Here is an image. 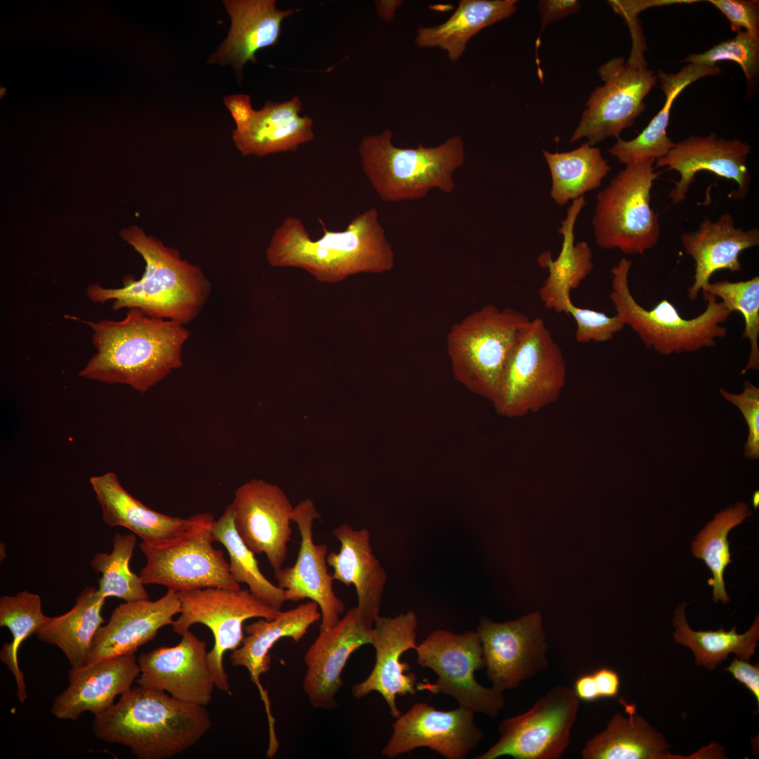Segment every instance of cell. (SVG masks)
Listing matches in <instances>:
<instances>
[{
    "instance_id": "6da1fadb",
    "label": "cell",
    "mask_w": 759,
    "mask_h": 759,
    "mask_svg": "<svg viewBox=\"0 0 759 759\" xmlns=\"http://www.w3.org/2000/svg\"><path fill=\"white\" fill-rule=\"evenodd\" d=\"M318 221L323 233L313 240L299 219L285 218L266 249L270 265L301 268L325 283L394 268V252L375 208L356 216L343 231H330L321 219Z\"/></svg>"
},
{
    "instance_id": "7a4b0ae2",
    "label": "cell",
    "mask_w": 759,
    "mask_h": 759,
    "mask_svg": "<svg viewBox=\"0 0 759 759\" xmlns=\"http://www.w3.org/2000/svg\"><path fill=\"white\" fill-rule=\"evenodd\" d=\"M85 323L93 332L96 353L80 370L81 377L145 392L182 365L190 334L179 322L131 309L121 320Z\"/></svg>"
},
{
    "instance_id": "3957f363",
    "label": "cell",
    "mask_w": 759,
    "mask_h": 759,
    "mask_svg": "<svg viewBox=\"0 0 759 759\" xmlns=\"http://www.w3.org/2000/svg\"><path fill=\"white\" fill-rule=\"evenodd\" d=\"M212 725L205 706L139 685L94 715L92 731L103 741L128 747L138 759H166L195 746Z\"/></svg>"
},
{
    "instance_id": "277c9868",
    "label": "cell",
    "mask_w": 759,
    "mask_h": 759,
    "mask_svg": "<svg viewBox=\"0 0 759 759\" xmlns=\"http://www.w3.org/2000/svg\"><path fill=\"white\" fill-rule=\"evenodd\" d=\"M120 235L142 256L145 272L139 280L126 277L119 288L90 285L86 290L89 299L99 304L112 301L114 310L138 309L150 317L183 325L193 320L211 290L200 267L182 259L176 249L164 246L136 226L122 230Z\"/></svg>"
},
{
    "instance_id": "5b68a950",
    "label": "cell",
    "mask_w": 759,
    "mask_h": 759,
    "mask_svg": "<svg viewBox=\"0 0 759 759\" xmlns=\"http://www.w3.org/2000/svg\"><path fill=\"white\" fill-rule=\"evenodd\" d=\"M392 136L389 129L365 136L358 149L363 172L382 201L420 200L434 189L446 193L455 190L454 174L465 160L460 136L434 147L415 148L397 147Z\"/></svg>"
},
{
    "instance_id": "8992f818",
    "label": "cell",
    "mask_w": 759,
    "mask_h": 759,
    "mask_svg": "<svg viewBox=\"0 0 759 759\" xmlns=\"http://www.w3.org/2000/svg\"><path fill=\"white\" fill-rule=\"evenodd\" d=\"M631 266L632 261L622 258L611 268L612 290L609 297L616 314L625 325L637 333L647 349L664 356L694 352L715 346L717 339L727 335V329L721 324L728 320L732 312L707 292H703L706 309L692 318L682 317L666 299L650 309L642 306L629 287Z\"/></svg>"
},
{
    "instance_id": "52a82bcc",
    "label": "cell",
    "mask_w": 759,
    "mask_h": 759,
    "mask_svg": "<svg viewBox=\"0 0 759 759\" xmlns=\"http://www.w3.org/2000/svg\"><path fill=\"white\" fill-rule=\"evenodd\" d=\"M637 18L626 20L632 37L627 61L614 58L602 64L597 72L604 82L588 98L571 143L586 138L591 145L609 137L620 138L645 110L644 100L658 81L647 68L644 57L646 44Z\"/></svg>"
},
{
    "instance_id": "ba28073f",
    "label": "cell",
    "mask_w": 759,
    "mask_h": 759,
    "mask_svg": "<svg viewBox=\"0 0 759 759\" xmlns=\"http://www.w3.org/2000/svg\"><path fill=\"white\" fill-rule=\"evenodd\" d=\"M529 320L514 309L488 304L456 323L447 335L455 379L492 402L510 353Z\"/></svg>"
},
{
    "instance_id": "9c48e42d",
    "label": "cell",
    "mask_w": 759,
    "mask_h": 759,
    "mask_svg": "<svg viewBox=\"0 0 759 759\" xmlns=\"http://www.w3.org/2000/svg\"><path fill=\"white\" fill-rule=\"evenodd\" d=\"M562 351L541 318L521 330L504 368L494 400L507 417L537 412L556 401L566 382Z\"/></svg>"
},
{
    "instance_id": "30bf717a",
    "label": "cell",
    "mask_w": 759,
    "mask_h": 759,
    "mask_svg": "<svg viewBox=\"0 0 759 759\" xmlns=\"http://www.w3.org/2000/svg\"><path fill=\"white\" fill-rule=\"evenodd\" d=\"M653 159L625 164L597 195L594 235L604 249L644 254L661 235L659 220L651 207V190L659 176Z\"/></svg>"
},
{
    "instance_id": "8fae6325",
    "label": "cell",
    "mask_w": 759,
    "mask_h": 759,
    "mask_svg": "<svg viewBox=\"0 0 759 759\" xmlns=\"http://www.w3.org/2000/svg\"><path fill=\"white\" fill-rule=\"evenodd\" d=\"M210 513L194 515L193 523L176 536L156 543L141 542L146 564L142 583L165 586L176 592L207 588L240 589L223 552L214 547Z\"/></svg>"
},
{
    "instance_id": "7c38bea8",
    "label": "cell",
    "mask_w": 759,
    "mask_h": 759,
    "mask_svg": "<svg viewBox=\"0 0 759 759\" xmlns=\"http://www.w3.org/2000/svg\"><path fill=\"white\" fill-rule=\"evenodd\" d=\"M181 602L179 617L172 623L173 631L183 635L195 623L212 631L214 644L207 652V661L215 687L231 694L223 659L227 651L238 648L242 642L243 623L252 618L273 619L281 610L264 603L249 590L207 588L177 592Z\"/></svg>"
},
{
    "instance_id": "4fadbf2b",
    "label": "cell",
    "mask_w": 759,
    "mask_h": 759,
    "mask_svg": "<svg viewBox=\"0 0 759 759\" xmlns=\"http://www.w3.org/2000/svg\"><path fill=\"white\" fill-rule=\"evenodd\" d=\"M418 664L437 675L416 685L417 690L450 696L473 713L495 718L505 705L502 692L485 687L476 680L474 673L485 668L480 637L476 631L455 634L446 630L432 631L415 649Z\"/></svg>"
},
{
    "instance_id": "5bb4252c",
    "label": "cell",
    "mask_w": 759,
    "mask_h": 759,
    "mask_svg": "<svg viewBox=\"0 0 759 759\" xmlns=\"http://www.w3.org/2000/svg\"><path fill=\"white\" fill-rule=\"evenodd\" d=\"M579 706L573 688H551L525 713L503 720L498 741L476 758H560L569 744Z\"/></svg>"
},
{
    "instance_id": "9a60e30c",
    "label": "cell",
    "mask_w": 759,
    "mask_h": 759,
    "mask_svg": "<svg viewBox=\"0 0 759 759\" xmlns=\"http://www.w3.org/2000/svg\"><path fill=\"white\" fill-rule=\"evenodd\" d=\"M476 632L487 677L498 691L514 689L547 668L548 646L539 611L502 623L483 617Z\"/></svg>"
},
{
    "instance_id": "2e32d148",
    "label": "cell",
    "mask_w": 759,
    "mask_h": 759,
    "mask_svg": "<svg viewBox=\"0 0 759 759\" xmlns=\"http://www.w3.org/2000/svg\"><path fill=\"white\" fill-rule=\"evenodd\" d=\"M240 537L254 554H264L274 573L283 569L292 530L294 507L276 484L253 479L240 486L231 503Z\"/></svg>"
},
{
    "instance_id": "e0dca14e",
    "label": "cell",
    "mask_w": 759,
    "mask_h": 759,
    "mask_svg": "<svg viewBox=\"0 0 759 759\" xmlns=\"http://www.w3.org/2000/svg\"><path fill=\"white\" fill-rule=\"evenodd\" d=\"M474 714L460 706L444 711L425 703H416L396 718L382 754L392 758L418 747H428L447 759H462L484 737L474 722Z\"/></svg>"
},
{
    "instance_id": "ac0fdd59",
    "label": "cell",
    "mask_w": 759,
    "mask_h": 759,
    "mask_svg": "<svg viewBox=\"0 0 759 759\" xmlns=\"http://www.w3.org/2000/svg\"><path fill=\"white\" fill-rule=\"evenodd\" d=\"M751 146L739 138L727 139L715 133L708 136H691L677 143L668 154L656 160V167H667L680 174V179L669 193L672 203L683 202L696 174L708 171L716 176L733 181L737 189L729 197L736 200H744L748 194L751 181L747 158Z\"/></svg>"
},
{
    "instance_id": "d6986e66",
    "label": "cell",
    "mask_w": 759,
    "mask_h": 759,
    "mask_svg": "<svg viewBox=\"0 0 759 759\" xmlns=\"http://www.w3.org/2000/svg\"><path fill=\"white\" fill-rule=\"evenodd\" d=\"M320 517L309 498L294 507L292 519L301 536L297 558L292 566L283 568L274 574L278 586L284 590L286 601L309 599L317 603L321 614L320 630H325L339 621L345 605L333 590L334 578L327 568V545L316 544L313 539V524Z\"/></svg>"
},
{
    "instance_id": "ffe728a7",
    "label": "cell",
    "mask_w": 759,
    "mask_h": 759,
    "mask_svg": "<svg viewBox=\"0 0 759 759\" xmlns=\"http://www.w3.org/2000/svg\"><path fill=\"white\" fill-rule=\"evenodd\" d=\"M174 647H162L141 654L139 685L167 692L190 703L207 706L215 687L207 643L188 630Z\"/></svg>"
},
{
    "instance_id": "44dd1931",
    "label": "cell",
    "mask_w": 759,
    "mask_h": 759,
    "mask_svg": "<svg viewBox=\"0 0 759 759\" xmlns=\"http://www.w3.org/2000/svg\"><path fill=\"white\" fill-rule=\"evenodd\" d=\"M417 618L411 610L394 618L379 616L371 631L375 666L368 677L352 688L353 695L358 699L377 692L395 718L401 715L396 706V696L413 695L417 691L416 676L409 672L406 662H401L403 653L417 647Z\"/></svg>"
},
{
    "instance_id": "7402d4cb",
    "label": "cell",
    "mask_w": 759,
    "mask_h": 759,
    "mask_svg": "<svg viewBox=\"0 0 759 759\" xmlns=\"http://www.w3.org/2000/svg\"><path fill=\"white\" fill-rule=\"evenodd\" d=\"M371 631L358 624L356 607L333 627L320 630L304 656L303 689L314 708L336 706L335 696L343 685L342 670L352 653L371 643Z\"/></svg>"
},
{
    "instance_id": "603a6c76",
    "label": "cell",
    "mask_w": 759,
    "mask_h": 759,
    "mask_svg": "<svg viewBox=\"0 0 759 759\" xmlns=\"http://www.w3.org/2000/svg\"><path fill=\"white\" fill-rule=\"evenodd\" d=\"M140 673L134 654L71 668L68 687L55 697L51 712L58 719L72 720L86 711L100 714L114 704L117 696L131 688Z\"/></svg>"
},
{
    "instance_id": "cb8c5ba5",
    "label": "cell",
    "mask_w": 759,
    "mask_h": 759,
    "mask_svg": "<svg viewBox=\"0 0 759 759\" xmlns=\"http://www.w3.org/2000/svg\"><path fill=\"white\" fill-rule=\"evenodd\" d=\"M181 612L177 592L168 590L156 601L141 599L120 604L105 625L96 632L87 663L134 654L152 640L158 630L172 625L173 617Z\"/></svg>"
},
{
    "instance_id": "d4e9b609",
    "label": "cell",
    "mask_w": 759,
    "mask_h": 759,
    "mask_svg": "<svg viewBox=\"0 0 759 759\" xmlns=\"http://www.w3.org/2000/svg\"><path fill=\"white\" fill-rule=\"evenodd\" d=\"M340 543L338 552L327 554V565L333 569L332 577L347 586L355 587L358 604V624L371 630L377 618L387 574L375 556L367 528L354 529L343 523L332 531Z\"/></svg>"
},
{
    "instance_id": "484cf974",
    "label": "cell",
    "mask_w": 759,
    "mask_h": 759,
    "mask_svg": "<svg viewBox=\"0 0 759 759\" xmlns=\"http://www.w3.org/2000/svg\"><path fill=\"white\" fill-rule=\"evenodd\" d=\"M320 618L319 606L313 601L300 604L285 611H280L273 619L260 618L245 626L247 635L231 655V664L245 668L251 680L259 689L268 721L270 746H276L279 743L275 735V720L271 714L267 691L260 682L261 675L270 669L269 651L278 640L283 637H290L299 642L310 626Z\"/></svg>"
},
{
    "instance_id": "4316f807",
    "label": "cell",
    "mask_w": 759,
    "mask_h": 759,
    "mask_svg": "<svg viewBox=\"0 0 759 759\" xmlns=\"http://www.w3.org/2000/svg\"><path fill=\"white\" fill-rule=\"evenodd\" d=\"M680 240L695 263L693 283L687 290L688 299L694 301L715 271H741L740 254L759 245V229L737 227L726 212L715 221L705 217L695 231L682 233Z\"/></svg>"
},
{
    "instance_id": "83f0119b",
    "label": "cell",
    "mask_w": 759,
    "mask_h": 759,
    "mask_svg": "<svg viewBox=\"0 0 759 759\" xmlns=\"http://www.w3.org/2000/svg\"><path fill=\"white\" fill-rule=\"evenodd\" d=\"M223 4L231 19V28L207 63L231 65L241 77L247 61L257 62L259 50L278 42L283 20L297 10H279L274 0H226Z\"/></svg>"
},
{
    "instance_id": "f1b7e54d",
    "label": "cell",
    "mask_w": 759,
    "mask_h": 759,
    "mask_svg": "<svg viewBox=\"0 0 759 759\" xmlns=\"http://www.w3.org/2000/svg\"><path fill=\"white\" fill-rule=\"evenodd\" d=\"M100 507L103 521L109 526H123L147 543L171 539L185 531L193 521L174 517L146 507L121 485L116 474L109 472L89 479Z\"/></svg>"
},
{
    "instance_id": "f546056e",
    "label": "cell",
    "mask_w": 759,
    "mask_h": 759,
    "mask_svg": "<svg viewBox=\"0 0 759 759\" xmlns=\"http://www.w3.org/2000/svg\"><path fill=\"white\" fill-rule=\"evenodd\" d=\"M586 202L584 196L573 200L567 208L558 233L563 241L558 257L552 259L549 252L540 255L538 264L548 269L549 275L539 290L544 306L557 313H565L571 300L570 292L579 287L593 268L592 250L585 241L575 243L574 227Z\"/></svg>"
},
{
    "instance_id": "4dcf8cb0",
    "label": "cell",
    "mask_w": 759,
    "mask_h": 759,
    "mask_svg": "<svg viewBox=\"0 0 759 759\" xmlns=\"http://www.w3.org/2000/svg\"><path fill=\"white\" fill-rule=\"evenodd\" d=\"M301 103L298 97L278 103L267 102L257 111L254 119L244 133L233 131L236 148L245 155L264 156L294 151L314 138L313 121L301 117Z\"/></svg>"
},
{
    "instance_id": "1f68e13d",
    "label": "cell",
    "mask_w": 759,
    "mask_h": 759,
    "mask_svg": "<svg viewBox=\"0 0 759 759\" xmlns=\"http://www.w3.org/2000/svg\"><path fill=\"white\" fill-rule=\"evenodd\" d=\"M721 72L717 65H703L689 63L677 73H666L659 70L656 73L660 89L666 96L663 108L651 119L646 128L635 138L625 141L621 138L608 149V152L625 164L640 160L653 159L655 161L666 156L674 146L667 134L670 112L673 102L687 86L707 76Z\"/></svg>"
},
{
    "instance_id": "d6a6232c",
    "label": "cell",
    "mask_w": 759,
    "mask_h": 759,
    "mask_svg": "<svg viewBox=\"0 0 759 759\" xmlns=\"http://www.w3.org/2000/svg\"><path fill=\"white\" fill-rule=\"evenodd\" d=\"M516 0H461L444 22L421 27L415 37L420 48L445 51L455 63L463 56L469 40L481 30L510 17L517 11Z\"/></svg>"
},
{
    "instance_id": "836d02e7",
    "label": "cell",
    "mask_w": 759,
    "mask_h": 759,
    "mask_svg": "<svg viewBox=\"0 0 759 759\" xmlns=\"http://www.w3.org/2000/svg\"><path fill=\"white\" fill-rule=\"evenodd\" d=\"M628 717L614 715L602 732L585 744L583 759H661L672 758L669 748L661 734L651 728L636 712L632 704L623 699Z\"/></svg>"
},
{
    "instance_id": "e575fe53",
    "label": "cell",
    "mask_w": 759,
    "mask_h": 759,
    "mask_svg": "<svg viewBox=\"0 0 759 759\" xmlns=\"http://www.w3.org/2000/svg\"><path fill=\"white\" fill-rule=\"evenodd\" d=\"M105 600L96 588L86 586L70 611L48 617L35 635L40 642L60 648L71 668L86 665L93 638L104 622L101 610Z\"/></svg>"
},
{
    "instance_id": "d590c367",
    "label": "cell",
    "mask_w": 759,
    "mask_h": 759,
    "mask_svg": "<svg viewBox=\"0 0 759 759\" xmlns=\"http://www.w3.org/2000/svg\"><path fill=\"white\" fill-rule=\"evenodd\" d=\"M543 153L551 175L550 196L561 206L599 188L611 170L599 148L588 142L569 152Z\"/></svg>"
},
{
    "instance_id": "8d00e7d4",
    "label": "cell",
    "mask_w": 759,
    "mask_h": 759,
    "mask_svg": "<svg viewBox=\"0 0 759 759\" xmlns=\"http://www.w3.org/2000/svg\"><path fill=\"white\" fill-rule=\"evenodd\" d=\"M685 604H680L675 611L673 624L675 642L689 647L694 652L698 666L713 670L727 659L730 653L745 661L755 655L759 637V616H756L751 627L743 634H738L734 626L725 631L722 626L718 630L694 631L688 625L685 616Z\"/></svg>"
},
{
    "instance_id": "74e56055",
    "label": "cell",
    "mask_w": 759,
    "mask_h": 759,
    "mask_svg": "<svg viewBox=\"0 0 759 759\" xmlns=\"http://www.w3.org/2000/svg\"><path fill=\"white\" fill-rule=\"evenodd\" d=\"M751 513L747 504L737 502L715 514L692 543L694 556L702 559L711 572L708 583L713 588L715 602L720 600L727 604L729 601L724 580L725 570L732 562L728 534Z\"/></svg>"
},
{
    "instance_id": "f35d334b",
    "label": "cell",
    "mask_w": 759,
    "mask_h": 759,
    "mask_svg": "<svg viewBox=\"0 0 759 759\" xmlns=\"http://www.w3.org/2000/svg\"><path fill=\"white\" fill-rule=\"evenodd\" d=\"M42 611L40 597L27 591L14 596L0 598V626L11 631L13 640L4 643L0 651V659L13 674L17 685V696L23 703L27 699L25 675L20 668L18 653L22 642L35 635L48 620Z\"/></svg>"
},
{
    "instance_id": "ab89813d",
    "label": "cell",
    "mask_w": 759,
    "mask_h": 759,
    "mask_svg": "<svg viewBox=\"0 0 759 759\" xmlns=\"http://www.w3.org/2000/svg\"><path fill=\"white\" fill-rule=\"evenodd\" d=\"M212 533L214 541L221 543L226 549L230 557V572L235 581L247 584L258 599L280 610L286 601L284 590L273 584L260 571L255 554L237 532L231 504L219 519L214 521Z\"/></svg>"
},
{
    "instance_id": "60d3db41",
    "label": "cell",
    "mask_w": 759,
    "mask_h": 759,
    "mask_svg": "<svg viewBox=\"0 0 759 759\" xmlns=\"http://www.w3.org/2000/svg\"><path fill=\"white\" fill-rule=\"evenodd\" d=\"M136 543L134 533H116L111 553H96L91 561L93 569L102 575L98 592L103 598L115 597L125 602L150 599L140 576L129 567Z\"/></svg>"
},
{
    "instance_id": "b9f144b4",
    "label": "cell",
    "mask_w": 759,
    "mask_h": 759,
    "mask_svg": "<svg viewBox=\"0 0 759 759\" xmlns=\"http://www.w3.org/2000/svg\"><path fill=\"white\" fill-rule=\"evenodd\" d=\"M716 298L732 312L739 311L744 320L742 339L750 343V353L746 367L741 370H759V276L747 280L730 282L727 280L708 283L701 290Z\"/></svg>"
},
{
    "instance_id": "7bdbcfd3",
    "label": "cell",
    "mask_w": 759,
    "mask_h": 759,
    "mask_svg": "<svg viewBox=\"0 0 759 759\" xmlns=\"http://www.w3.org/2000/svg\"><path fill=\"white\" fill-rule=\"evenodd\" d=\"M723 60L736 62L741 67L747 83L752 85L759 70V38L741 30L734 38L721 41L702 53H692L682 62L713 66Z\"/></svg>"
},
{
    "instance_id": "ee69618b",
    "label": "cell",
    "mask_w": 759,
    "mask_h": 759,
    "mask_svg": "<svg viewBox=\"0 0 759 759\" xmlns=\"http://www.w3.org/2000/svg\"><path fill=\"white\" fill-rule=\"evenodd\" d=\"M565 313L571 316L576 321L575 338L579 343L606 342L625 326L616 314L609 316L602 312L580 308L571 300L566 305Z\"/></svg>"
},
{
    "instance_id": "f6af8a7d",
    "label": "cell",
    "mask_w": 759,
    "mask_h": 759,
    "mask_svg": "<svg viewBox=\"0 0 759 759\" xmlns=\"http://www.w3.org/2000/svg\"><path fill=\"white\" fill-rule=\"evenodd\" d=\"M720 391L724 398L737 406L748 426L749 434L745 444L744 456L751 460L759 458V389L749 381L744 383L739 394H731L723 389Z\"/></svg>"
},
{
    "instance_id": "bcb514c9",
    "label": "cell",
    "mask_w": 759,
    "mask_h": 759,
    "mask_svg": "<svg viewBox=\"0 0 759 759\" xmlns=\"http://www.w3.org/2000/svg\"><path fill=\"white\" fill-rule=\"evenodd\" d=\"M730 22L733 32L744 28L759 38V2L755 0H709Z\"/></svg>"
},
{
    "instance_id": "7dc6e473",
    "label": "cell",
    "mask_w": 759,
    "mask_h": 759,
    "mask_svg": "<svg viewBox=\"0 0 759 759\" xmlns=\"http://www.w3.org/2000/svg\"><path fill=\"white\" fill-rule=\"evenodd\" d=\"M223 102L235 122L236 129L233 131L244 133L247 131L257 112L252 107L250 97L247 94L228 95L223 98Z\"/></svg>"
},
{
    "instance_id": "c3c4849f",
    "label": "cell",
    "mask_w": 759,
    "mask_h": 759,
    "mask_svg": "<svg viewBox=\"0 0 759 759\" xmlns=\"http://www.w3.org/2000/svg\"><path fill=\"white\" fill-rule=\"evenodd\" d=\"M580 4L576 0H545L539 1L540 30L552 22L577 12Z\"/></svg>"
},
{
    "instance_id": "681fc988",
    "label": "cell",
    "mask_w": 759,
    "mask_h": 759,
    "mask_svg": "<svg viewBox=\"0 0 759 759\" xmlns=\"http://www.w3.org/2000/svg\"><path fill=\"white\" fill-rule=\"evenodd\" d=\"M740 683L743 684L755 696L759 705V667L751 665L748 661L734 658L725 669Z\"/></svg>"
},
{
    "instance_id": "f907efd6",
    "label": "cell",
    "mask_w": 759,
    "mask_h": 759,
    "mask_svg": "<svg viewBox=\"0 0 759 759\" xmlns=\"http://www.w3.org/2000/svg\"><path fill=\"white\" fill-rule=\"evenodd\" d=\"M595 678L600 698L617 696L620 688L618 673L609 668H600L592 673Z\"/></svg>"
},
{
    "instance_id": "816d5d0a",
    "label": "cell",
    "mask_w": 759,
    "mask_h": 759,
    "mask_svg": "<svg viewBox=\"0 0 759 759\" xmlns=\"http://www.w3.org/2000/svg\"><path fill=\"white\" fill-rule=\"evenodd\" d=\"M580 701L592 702L600 699L597 685L592 673H588L578 677L573 688Z\"/></svg>"
},
{
    "instance_id": "f5cc1de1",
    "label": "cell",
    "mask_w": 759,
    "mask_h": 759,
    "mask_svg": "<svg viewBox=\"0 0 759 759\" xmlns=\"http://www.w3.org/2000/svg\"><path fill=\"white\" fill-rule=\"evenodd\" d=\"M375 6L377 15L385 21L389 22L393 20L395 11L403 4V1H375Z\"/></svg>"
},
{
    "instance_id": "db71d44e",
    "label": "cell",
    "mask_w": 759,
    "mask_h": 759,
    "mask_svg": "<svg viewBox=\"0 0 759 759\" xmlns=\"http://www.w3.org/2000/svg\"><path fill=\"white\" fill-rule=\"evenodd\" d=\"M753 505L755 509H757L759 505V491L754 492L753 495Z\"/></svg>"
}]
</instances>
